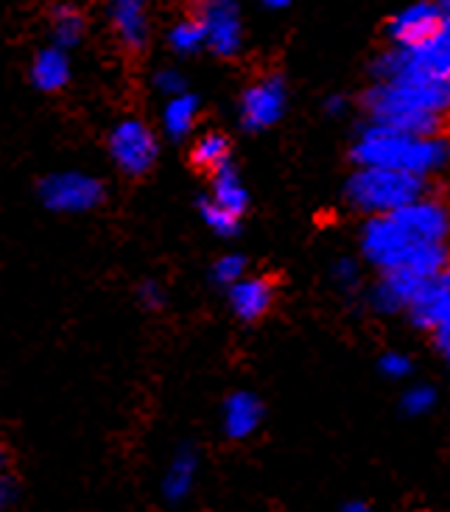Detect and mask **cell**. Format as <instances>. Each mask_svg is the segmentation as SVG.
<instances>
[{
    "label": "cell",
    "instance_id": "6da1fadb",
    "mask_svg": "<svg viewBox=\"0 0 450 512\" xmlns=\"http://www.w3.org/2000/svg\"><path fill=\"white\" fill-rule=\"evenodd\" d=\"M448 236V210L437 199H417L406 208L383 216H369L361 233L364 258L383 272L395 269L403 255L420 244H445Z\"/></svg>",
    "mask_w": 450,
    "mask_h": 512
},
{
    "label": "cell",
    "instance_id": "7a4b0ae2",
    "mask_svg": "<svg viewBox=\"0 0 450 512\" xmlns=\"http://www.w3.org/2000/svg\"><path fill=\"white\" fill-rule=\"evenodd\" d=\"M448 104L450 84L378 82L364 96V107L375 124L392 126L417 138H439Z\"/></svg>",
    "mask_w": 450,
    "mask_h": 512
},
{
    "label": "cell",
    "instance_id": "3957f363",
    "mask_svg": "<svg viewBox=\"0 0 450 512\" xmlns=\"http://www.w3.org/2000/svg\"><path fill=\"white\" fill-rule=\"evenodd\" d=\"M353 160L361 168H389L428 177L448 163V143L442 138H417L372 121L355 140Z\"/></svg>",
    "mask_w": 450,
    "mask_h": 512
},
{
    "label": "cell",
    "instance_id": "277c9868",
    "mask_svg": "<svg viewBox=\"0 0 450 512\" xmlns=\"http://www.w3.org/2000/svg\"><path fill=\"white\" fill-rule=\"evenodd\" d=\"M425 196V177L389 168H358L347 182V202L361 213L383 216Z\"/></svg>",
    "mask_w": 450,
    "mask_h": 512
},
{
    "label": "cell",
    "instance_id": "5b68a950",
    "mask_svg": "<svg viewBox=\"0 0 450 512\" xmlns=\"http://www.w3.org/2000/svg\"><path fill=\"white\" fill-rule=\"evenodd\" d=\"M372 73L381 82L450 84V28L423 45L386 51L372 65Z\"/></svg>",
    "mask_w": 450,
    "mask_h": 512
},
{
    "label": "cell",
    "instance_id": "8992f818",
    "mask_svg": "<svg viewBox=\"0 0 450 512\" xmlns=\"http://www.w3.org/2000/svg\"><path fill=\"white\" fill-rule=\"evenodd\" d=\"M42 205L54 213H87L104 202V185L79 171H62L51 174L40 185Z\"/></svg>",
    "mask_w": 450,
    "mask_h": 512
},
{
    "label": "cell",
    "instance_id": "52a82bcc",
    "mask_svg": "<svg viewBox=\"0 0 450 512\" xmlns=\"http://www.w3.org/2000/svg\"><path fill=\"white\" fill-rule=\"evenodd\" d=\"M110 157L129 177L149 174L157 160V135L137 118H126L110 132Z\"/></svg>",
    "mask_w": 450,
    "mask_h": 512
},
{
    "label": "cell",
    "instance_id": "ba28073f",
    "mask_svg": "<svg viewBox=\"0 0 450 512\" xmlns=\"http://www.w3.org/2000/svg\"><path fill=\"white\" fill-rule=\"evenodd\" d=\"M196 20L205 31V45L213 54L230 59L244 45V26L235 0H196Z\"/></svg>",
    "mask_w": 450,
    "mask_h": 512
},
{
    "label": "cell",
    "instance_id": "9c48e42d",
    "mask_svg": "<svg viewBox=\"0 0 450 512\" xmlns=\"http://www.w3.org/2000/svg\"><path fill=\"white\" fill-rule=\"evenodd\" d=\"M445 28H448V0L442 3L420 0L392 17L389 37L395 42V48H411V45H423L431 37H437Z\"/></svg>",
    "mask_w": 450,
    "mask_h": 512
},
{
    "label": "cell",
    "instance_id": "30bf717a",
    "mask_svg": "<svg viewBox=\"0 0 450 512\" xmlns=\"http://www.w3.org/2000/svg\"><path fill=\"white\" fill-rule=\"evenodd\" d=\"M286 82L280 76H266L252 87H246L244 98H241V124L249 132H263L274 126L283 112H286Z\"/></svg>",
    "mask_w": 450,
    "mask_h": 512
},
{
    "label": "cell",
    "instance_id": "8fae6325",
    "mask_svg": "<svg viewBox=\"0 0 450 512\" xmlns=\"http://www.w3.org/2000/svg\"><path fill=\"white\" fill-rule=\"evenodd\" d=\"M411 322L423 331H437L450 325V277L442 275L425 280L409 303Z\"/></svg>",
    "mask_w": 450,
    "mask_h": 512
},
{
    "label": "cell",
    "instance_id": "7c38bea8",
    "mask_svg": "<svg viewBox=\"0 0 450 512\" xmlns=\"http://www.w3.org/2000/svg\"><path fill=\"white\" fill-rule=\"evenodd\" d=\"M110 20L126 51H143L149 42V0H110Z\"/></svg>",
    "mask_w": 450,
    "mask_h": 512
},
{
    "label": "cell",
    "instance_id": "4fadbf2b",
    "mask_svg": "<svg viewBox=\"0 0 450 512\" xmlns=\"http://www.w3.org/2000/svg\"><path fill=\"white\" fill-rule=\"evenodd\" d=\"M274 303V286L266 277H241L230 286V305L235 317L244 322L260 319Z\"/></svg>",
    "mask_w": 450,
    "mask_h": 512
},
{
    "label": "cell",
    "instance_id": "5bb4252c",
    "mask_svg": "<svg viewBox=\"0 0 450 512\" xmlns=\"http://www.w3.org/2000/svg\"><path fill=\"white\" fill-rule=\"evenodd\" d=\"M423 277L411 275L406 269H389L383 272V280L372 289V305L381 311V314H395L409 308L411 297L417 294V289L423 286Z\"/></svg>",
    "mask_w": 450,
    "mask_h": 512
},
{
    "label": "cell",
    "instance_id": "9a60e30c",
    "mask_svg": "<svg viewBox=\"0 0 450 512\" xmlns=\"http://www.w3.org/2000/svg\"><path fill=\"white\" fill-rule=\"evenodd\" d=\"M224 434L230 440H246L263 423V403L252 392H232L224 403Z\"/></svg>",
    "mask_w": 450,
    "mask_h": 512
},
{
    "label": "cell",
    "instance_id": "2e32d148",
    "mask_svg": "<svg viewBox=\"0 0 450 512\" xmlns=\"http://www.w3.org/2000/svg\"><path fill=\"white\" fill-rule=\"evenodd\" d=\"M199 476V451L193 445H182L174 459L168 462V471L163 476V496L171 504H179L191 496L193 485Z\"/></svg>",
    "mask_w": 450,
    "mask_h": 512
},
{
    "label": "cell",
    "instance_id": "e0dca14e",
    "mask_svg": "<svg viewBox=\"0 0 450 512\" xmlns=\"http://www.w3.org/2000/svg\"><path fill=\"white\" fill-rule=\"evenodd\" d=\"M31 82L40 87L42 93H56L70 82V59L62 48H45L37 54L31 65Z\"/></svg>",
    "mask_w": 450,
    "mask_h": 512
},
{
    "label": "cell",
    "instance_id": "ac0fdd59",
    "mask_svg": "<svg viewBox=\"0 0 450 512\" xmlns=\"http://www.w3.org/2000/svg\"><path fill=\"white\" fill-rule=\"evenodd\" d=\"M210 202L216 208L232 213L235 219H241V213L249 205V194H246L244 182H241L235 168L224 166L213 174V194H210Z\"/></svg>",
    "mask_w": 450,
    "mask_h": 512
},
{
    "label": "cell",
    "instance_id": "d6986e66",
    "mask_svg": "<svg viewBox=\"0 0 450 512\" xmlns=\"http://www.w3.org/2000/svg\"><path fill=\"white\" fill-rule=\"evenodd\" d=\"M196 112H199V101L188 93L168 98L163 110V129L171 138H185L196 124Z\"/></svg>",
    "mask_w": 450,
    "mask_h": 512
},
{
    "label": "cell",
    "instance_id": "ffe728a7",
    "mask_svg": "<svg viewBox=\"0 0 450 512\" xmlns=\"http://www.w3.org/2000/svg\"><path fill=\"white\" fill-rule=\"evenodd\" d=\"M191 160L196 168L216 174L219 168L230 166V140L219 135V132H207V135L196 140Z\"/></svg>",
    "mask_w": 450,
    "mask_h": 512
},
{
    "label": "cell",
    "instance_id": "44dd1931",
    "mask_svg": "<svg viewBox=\"0 0 450 512\" xmlns=\"http://www.w3.org/2000/svg\"><path fill=\"white\" fill-rule=\"evenodd\" d=\"M51 28H54V40L56 48H73L79 45L87 31V20L84 14L76 9V6H59L54 12V20H51Z\"/></svg>",
    "mask_w": 450,
    "mask_h": 512
},
{
    "label": "cell",
    "instance_id": "7402d4cb",
    "mask_svg": "<svg viewBox=\"0 0 450 512\" xmlns=\"http://www.w3.org/2000/svg\"><path fill=\"white\" fill-rule=\"evenodd\" d=\"M168 42H171V48L177 54H196L199 48H205V31H202L196 17H185V20H179L177 26L171 28Z\"/></svg>",
    "mask_w": 450,
    "mask_h": 512
},
{
    "label": "cell",
    "instance_id": "603a6c76",
    "mask_svg": "<svg viewBox=\"0 0 450 512\" xmlns=\"http://www.w3.org/2000/svg\"><path fill=\"white\" fill-rule=\"evenodd\" d=\"M199 210H202V219H205V224L216 233V236L221 238H230L238 233V219L232 216V213H227V210L216 208L210 199H205L202 205H199Z\"/></svg>",
    "mask_w": 450,
    "mask_h": 512
},
{
    "label": "cell",
    "instance_id": "cb8c5ba5",
    "mask_svg": "<svg viewBox=\"0 0 450 512\" xmlns=\"http://www.w3.org/2000/svg\"><path fill=\"white\" fill-rule=\"evenodd\" d=\"M400 403H403V412H406V415H428V412L434 409V403H437V392H434V387H428V384H420V387L406 389Z\"/></svg>",
    "mask_w": 450,
    "mask_h": 512
},
{
    "label": "cell",
    "instance_id": "d4e9b609",
    "mask_svg": "<svg viewBox=\"0 0 450 512\" xmlns=\"http://www.w3.org/2000/svg\"><path fill=\"white\" fill-rule=\"evenodd\" d=\"M246 272V261L241 255H224L216 261L213 266V280L221 283V286H232V283H238Z\"/></svg>",
    "mask_w": 450,
    "mask_h": 512
},
{
    "label": "cell",
    "instance_id": "484cf974",
    "mask_svg": "<svg viewBox=\"0 0 450 512\" xmlns=\"http://www.w3.org/2000/svg\"><path fill=\"white\" fill-rule=\"evenodd\" d=\"M154 84H157V90H160V93L168 98L185 93V79H182V73H177L174 68L160 70V73L154 76Z\"/></svg>",
    "mask_w": 450,
    "mask_h": 512
},
{
    "label": "cell",
    "instance_id": "4316f807",
    "mask_svg": "<svg viewBox=\"0 0 450 512\" xmlns=\"http://www.w3.org/2000/svg\"><path fill=\"white\" fill-rule=\"evenodd\" d=\"M381 370L389 378H406L411 373V359L403 353H386L381 359Z\"/></svg>",
    "mask_w": 450,
    "mask_h": 512
},
{
    "label": "cell",
    "instance_id": "83f0119b",
    "mask_svg": "<svg viewBox=\"0 0 450 512\" xmlns=\"http://www.w3.org/2000/svg\"><path fill=\"white\" fill-rule=\"evenodd\" d=\"M333 277L339 280V286L353 289L355 283H358V263H355L353 258H339L336 266H333Z\"/></svg>",
    "mask_w": 450,
    "mask_h": 512
},
{
    "label": "cell",
    "instance_id": "f1b7e54d",
    "mask_svg": "<svg viewBox=\"0 0 450 512\" xmlns=\"http://www.w3.org/2000/svg\"><path fill=\"white\" fill-rule=\"evenodd\" d=\"M140 300H143V305H149V308H160V305L165 303L163 286H160V283H154V280L143 283V289H140Z\"/></svg>",
    "mask_w": 450,
    "mask_h": 512
},
{
    "label": "cell",
    "instance_id": "f546056e",
    "mask_svg": "<svg viewBox=\"0 0 450 512\" xmlns=\"http://www.w3.org/2000/svg\"><path fill=\"white\" fill-rule=\"evenodd\" d=\"M14 499H17V485H14V479L9 473H3L0 476V512L6 510Z\"/></svg>",
    "mask_w": 450,
    "mask_h": 512
},
{
    "label": "cell",
    "instance_id": "4dcf8cb0",
    "mask_svg": "<svg viewBox=\"0 0 450 512\" xmlns=\"http://www.w3.org/2000/svg\"><path fill=\"white\" fill-rule=\"evenodd\" d=\"M431 333H434V342H437L439 353H442V356H448L450 353V325H439L437 331H431Z\"/></svg>",
    "mask_w": 450,
    "mask_h": 512
},
{
    "label": "cell",
    "instance_id": "1f68e13d",
    "mask_svg": "<svg viewBox=\"0 0 450 512\" xmlns=\"http://www.w3.org/2000/svg\"><path fill=\"white\" fill-rule=\"evenodd\" d=\"M347 110V101L341 96H333L328 98V112H333V115H341V112Z\"/></svg>",
    "mask_w": 450,
    "mask_h": 512
},
{
    "label": "cell",
    "instance_id": "d6a6232c",
    "mask_svg": "<svg viewBox=\"0 0 450 512\" xmlns=\"http://www.w3.org/2000/svg\"><path fill=\"white\" fill-rule=\"evenodd\" d=\"M341 512H372L369 510V504L367 501H347V504H344V507H341Z\"/></svg>",
    "mask_w": 450,
    "mask_h": 512
},
{
    "label": "cell",
    "instance_id": "836d02e7",
    "mask_svg": "<svg viewBox=\"0 0 450 512\" xmlns=\"http://www.w3.org/2000/svg\"><path fill=\"white\" fill-rule=\"evenodd\" d=\"M9 465H12V454H9V448H6V445H0V476H3V473H9Z\"/></svg>",
    "mask_w": 450,
    "mask_h": 512
},
{
    "label": "cell",
    "instance_id": "e575fe53",
    "mask_svg": "<svg viewBox=\"0 0 450 512\" xmlns=\"http://www.w3.org/2000/svg\"><path fill=\"white\" fill-rule=\"evenodd\" d=\"M291 0H263V6H269V9H286Z\"/></svg>",
    "mask_w": 450,
    "mask_h": 512
}]
</instances>
